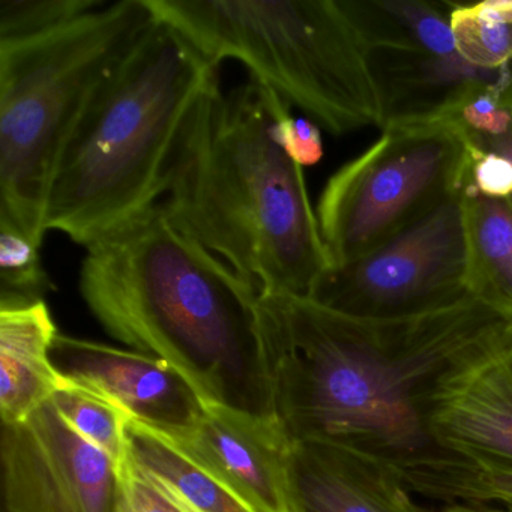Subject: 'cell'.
Here are the masks:
<instances>
[{
    "mask_svg": "<svg viewBox=\"0 0 512 512\" xmlns=\"http://www.w3.org/2000/svg\"><path fill=\"white\" fill-rule=\"evenodd\" d=\"M272 412L290 442L370 455L401 476L461 463L430 434L449 385L512 343V313L469 296L398 319H362L308 296L260 293Z\"/></svg>",
    "mask_w": 512,
    "mask_h": 512,
    "instance_id": "cell-1",
    "label": "cell"
},
{
    "mask_svg": "<svg viewBox=\"0 0 512 512\" xmlns=\"http://www.w3.org/2000/svg\"><path fill=\"white\" fill-rule=\"evenodd\" d=\"M86 251L80 292L107 334L169 362L203 403L275 418L251 281L161 203Z\"/></svg>",
    "mask_w": 512,
    "mask_h": 512,
    "instance_id": "cell-2",
    "label": "cell"
},
{
    "mask_svg": "<svg viewBox=\"0 0 512 512\" xmlns=\"http://www.w3.org/2000/svg\"><path fill=\"white\" fill-rule=\"evenodd\" d=\"M290 107L251 79L197 104L163 208L260 293L308 296L331 268L304 169L278 139Z\"/></svg>",
    "mask_w": 512,
    "mask_h": 512,
    "instance_id": "cell-3",
    "label": "cell"
},
{
    "mask_svg": "<svg viewBox=\"0 0 512 512\" xmlns=\"http://www.w3.org/2000/svg\"><path fill=\"white\" fill-rule=\"evenodd\" d=\"M220 65L155 19L95 95L59 160L47 232L89 248L163 202L191 115Z\"/></svg>",
    "mask_w": 512,
    "mask_h": 512,
    "instance_id": "cell-4",
    "label": "cell"
},
{
    "mask_svg": "<svg viewBox=\"0 0 512 512\" xmlns=\"http://www.w3.org/2000/svg\"><path fill=\"white\" fill-rule=\"evenodd\" d=\"M206 58L227 59L334 134L383 127L379 86L343 0H146Z\"/></svg>",
    "mask_w": 512,
    "mask_h": 512,
    "instance_id": "cell-5",
    "label": "cell"
},
{
    "mask_svg": "<svg viewBox=\"0 0 512 512\" xmlns=\"http://www.w3.org/2000/svg\"><path fill=\"white\" fill-rule=\"evenodd\" d=\"M154 20L146 0H116L49 34L0 44V218L40 247L67 143Z\"/></svg>",
    "mask_w": 512,
    "mask_h": 512,
    "instance_id": "cell-6",
    "label": "cell"
},
{
    "mask_svg": "<svg viewBox=\"0 0 512 512\" xmlns=\"http://www.w3.org/2000/svg\"><path fill=\"white\" fill-rule=\"evenodd\" d=\"M467 142L442 119L394 122L326 182L316 214L331 266L391 241L464 188Z\"/></svg>",
    "mask_w": 512,
    "mask_h": 512,
    "instance_id": "cell-7",
    "label": "cell"
},
{
    "mask_svg": "<svg viewBox=\"0 0 512 512\" xmlns=\"http://www.w3.org/2000/svg\"><path fill=\"white\" fill-rule=\"evenodd\" d=\"M463 191L365 256L331 266L308 298L362 319H398L451 307L473 296Z\"/></svg>",
    "mask_w": 512,
    "mask_h": 512,
    "instance_id": "cell-8",
    "label": "cell"
},
{
    "mask_svg": "<svg viewBox=\"0 0 512 512\" xmlns=\"http://www.w3.org/2000/svg\"><path fill=\"white\" fill-rule=\"evenodd\" d=\"M8 512H121L124 464L77 433L53 400L2 436Z\"/></svg>",
    "mask_w": 512,
    "mask_h": 512,
    "instance_id": "cell-9",
    "label": "cell"
},
{
    "mask_svg": "<svg viewBox=\"0 0 512 512\" xmlns=\"http://www.w3.org/2000/svg\"><path fill=\"white\" fill-rule=\"evenodd\" d=\"M50 358L65 380L103 395L163 436L187 433L205 409L185 377L155 356L58 334Z\"/></svg>",
    "mask_w": 512,
    "mask_h": 512,
    "instance_id": "cell-10",
    "label": "cell"
},
{
    "mask_svg": "<svg viewBox=\"0 0 512 512\" xmlns=\"http://www.w3.org/2000/svg\"><path fill=\"white\" fill-rule=\"evenodd\" d=\"M164 437L254 512H296L289 475L292 442L277 419L205 404L191 430Z\"/></svg>",
    "mask_w": 512,
    "mask_h": 512,
    "instance_id": "cell-11",
    "label": "cell"
},
{
    "mask_svg": "<svg viewBox=\"0 0 512 512\" xmlns=\"http://www.w3.org/2000/svg\"><path fill=\"white\" fill-rule=\"evenodd\" d=\"M430 434L461 463L512 472V343L446 388L431 415Z\"/></svg>",
    "mask_w": 512,
    "mask_h": 512,
    "instance_id": "cell-12",
    "label": "cell"
},
{
    "mask_svg": "<svg viewBox=\"0 0 512 512\" xmlns=\"http://www.w3.org/2000/svg\"><path fill=\"white\" fill-rule=\"evenodd\" d=\"M289 475L296 512H430L397 470L344 446L292 443Z\"/></svg>",
    "mask_w": 512,
    "mask_h": 512,
    "instance_id": "cell-13",
    "label": "cell"
},
{
    "mask_svg": "<svg viewBox=\"0 0 512 512\" xmlns=\"http://www.w3.org/2000/svg\"><path fill=\"white\" fill-rule=\"evenodd\" d=\"M58 334L44 299L0 298V415L4 424L23 421L71 385L50 358Z\"/></svg>",
    "mask_w": 512,
    "mask_h": 512,
    "instance_id": "cell-14",
    "label": "cell"
},
{
    "mask_svg": "<svg viewBox=\"0 0 512 512\" xmlns=\"http://www.w3.org/2000/svg\"><path fill=\"white\" fill-rule=\"evenodd\" d=\"M127 460L185 512H254L163 434L131 421Z\"/></svg>",
    "mask_w": 512,
    "mask_h": 512,
    "instance_id": "cell-15",
    "label": "cell"
},
{
    "mask_svg": "<svg viewBox=\"0 0 512 512\" xmlns=\"http://www.w3.org/2000/svg\"><path fill=\"white\" fill-rule=\"evenodd\" d=\"M367 52L460 56L449 25L451 4L428 0H343Z\"/></svg>",
    "mask_w": 512,
    "mask_h": 512,
    "instance_id": "cell-16",
    "label": "cell"
},
{
    "mask_svg": "<svg viewBox=\"0 0 512 512\" xmlns=\"http://www.w3.org/2000/svg\"><path fill=\"white\" fill-rule=\"evenodd\" d=\"M463 211L470 293L512 313V202L463 194Z\"/></svg>",
    "mask_w": 512,
    "mask_h": 512,
    "instance_id": "cell-17",
    "label": "cell"
},
{
    "mask_svg": "<svg viewBox=\"0 0 512 512\" xmlns=\"http://www.w3.org/2000/svg\"><path fill=\"white\" fill-rule=\"evenodd\" d=\"M449 25L455 49L467 64L485 71L512 64V0L452 4Z\"/></svg>",
    "mask_w": 512,
    "mask_h": 512,
    "instance_id": "cell-18",
    "label": "cell"
},
{
    "mask_svg": "<svg viewBox=\"0 0 512 512\" xmlns=\"http://www.w3.org/2000/svg\"><path fill=\"white\" fill-rule=\"evenodd\" d=\"M407 487L443 503L488 506L512 512V472L482 469L469 463L443 464L410 473Z\"/></svg>",
    "mask_w": 512,
    "mask_h": 512,
    "instance_id": "cell-19",
    "label": "cell"
},
{
    "mask_svg": "<svg viewBox=\"0 0 512 512\" xmlns=\"http://www.w3.org/2000/svg\"><path fill=\"white\" fill-rule=\"evenodd\" d=\"M53 403L71 427L86 440L124 464L128 454L127 428L130 415L103 395L71 383L61 389Z\"/></svg>",
    "mask_w": 512,
    "mask_h": 512,
    "instance_id": "cell-20",
    "label": "cell"
},
{
    "mask_svg": "<svg viewBox=\"0 0 512 512\" xmlns=\"http://www.w3.org/2000/svg\"><path fill=\"white\" fill-rule=\"evenodd\" d=\"M106 4V0H0V44L49 34Z\"/></svg>",
    "mask_w": 512,
    "mask_h": 512,
    "instance_id": "cell-21",
    "label": "cell"
},
{
    "mask_svg": "<svg viewBox=\"0 0 512 512\" xmlns=\"http://www.w3.org/2000/svg\"><path fill=\"white\" fill-rule=\"evenodd\" d=\"M40 248L16 224L0 218V298L43 299L50 281L41 265Z\"/></svg>",
    "mask_w": 512,
    "mask_h": 512,
    "instance_id": "cell-22",
    "label": "cell"
},
{
    "mask_svg": "<svg viewBox=\"0 0 512 512\" xmlns=\"http://www.w3.org/2000/svg\"><path fill=\"white\" fill-rule=\"evenodd\" d=\"M467 155L463 194L511 200L512 161L499 152L478 148L470 142H467Z\"/></svg>",
    "mask_w": 512,
    "mask_h": 512,
    "instance_id": "cell-23",
    "label": "cell"
},
{
    "mask_svg": "<svg viewBox=\"0 0 512 512\" xmlns=\"http://www.w3.org/2000/svg\"><path fill=\"white\" fill-rule=\"evenodd\" d=\"M322 128L307 116L292 115V110L278 119V139L284 151L299 167L316 166L323 158Z\"/></svg>",
    "mask_w": 512,
    "mask_h": 512,
    "instance_id": "cell-24",
    "label": "cell"
},
{
    "mask_svg": "<svg viewBox=\"0 0 512 512\" xmlns=\"http://www.w3.org/2000/svg\"><path fill=\"white\" fill-rule=\"evenodd\" d=\"M121 512H185L169 497L146 481L137 470L125 460L124 502Z\"/></svg>",
    "mask_w": 512,
    "mask_h": 512,
    "instance_id": "cell-25",
    "label": "cell"
},
{
    "mask_svg": "<svg viewBox=\"0 0 512 512\" xmlns=\"http://www.w3.org/2000/svg\"><path fill=\"white\" fill-rule=\"evenodd\" d=\"M464 139H466V137H464ZM467 142L478 146V148L490 149V151L499 152V154L505 155L506 158H509V160L512 161V125L505 131V133L500 134V136L493 137V139L467 140Z\"/></svg>",
    "mask_w": 512,
    "mask_h": 512,
    "instance_id": "cell-26",
    "label": "cell"
},
{
    "mask_svg": "<svg viewBox=\"0 0 512 512\" xmlns=\"http://www.w3.org/2000/svg\"><path fill=\"white\" fill-rule=\"evenodd\" d=\"M437 512H503L488 506L464 505V503H443Z\"/></svg>",
    "mask_w": 512,
    "mask_h": 512,
    "instance_id": "cell-27",
    "label": "cell"
},
{
    "mask_svg": "<svg viewBox=\"0 0 512 512\" xmlns=\"http://www.w3.org/2000/svg\"><path fill=\"white\" fill-rule=\"evenodd\" d=\"M502 103L512 109V64L508 67V88H506L505 95H503Z\"/></svg>",
    "mask_w": 512,
    "mask_h": 512,
    "instance_id": "cell-28",
    "label": "cell"
}]
</instances>
